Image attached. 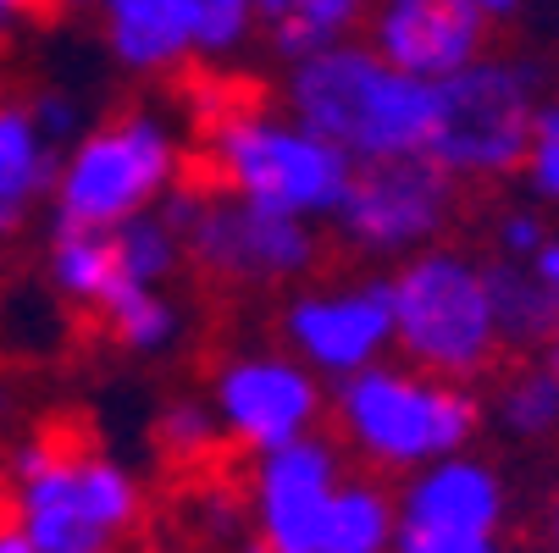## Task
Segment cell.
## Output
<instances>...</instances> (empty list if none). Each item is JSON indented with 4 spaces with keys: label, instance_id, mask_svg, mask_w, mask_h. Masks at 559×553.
<instances>
[{
    "label": "cell",
    "instance_id": "cell-29",
    "mask_svg": "<svg viewBox=\"0 0 559 553\" xmlns=\"http://www.w3.org/2000/svg\"><path fill=\"white\" fill-rule=\"evenodd\" d=\"M28 111H34V122L45 128L50 144H67V139L84 133V106H78V95H67V89H39V95L28 100Z\"/></svg>",
    "mask_w": 559,
    "mask_h": 553
},
{
    "label": "cell",
    "instance_id": "cell-6",
    "mask_svg": "<svg viewBox=\"0 0 559 553\" xmlns=\"http://www.w3.org/2000/svg\"><path fill=\"white\" fill-rule=\"evenodd\" d=\"M167 221L183 232L189 261L227 288H283L316 272L322 239L310 216L245 200L211 178H183L162 200Z\"/></svg>",
    "mask_w": 559,
    "mask_h": 553
},
{
    "label": "cell",
    "instance_id": "cell-35",
    "mask_svg": "<svg viewBox=\"0 0 559 553\" xmlns=\"http://www.w3.org/2000/svg\"><path fill=\"white\" fill-rule=\"evenodd\" d=\"M61 12H84V7H100V0H56Z\"/></svg>",
    "mask_w": 559,
    "mask_h": 553
},
{
    "label": "cell",
    "instance_id": "cell-25",
    "mask_svg": "<svg viewBox=\"0 0 559 553\" xmlns=\"http://www.w3.org/2000/svg\"><path fill=\"white\" fill-rule=\"evenodd\" d=\"M222 437H227V432H222L216 405H194V399L167 405L162 421H155V448H162V459L178 465V470H194V465L216 459Z\"/></svg>",
    "mask_w": 559,
    "mask_h": 553
},
{
    "label": "cell",
    "instance_id": "cell-24",
    "mask_svg": "<svg viewBox=\"0 0 559 553\" xmlns=\"http://www.w3.org/2000/svg\"><path fill=\"white\" fill-rule=\"evenodd\" d=\"M183 526L194 542L211 548H250L255 542V509H250V488L233 493L227 482H200L183 498Z\"/></svg>",
    "mask_w": 559,
    "mask_h": 553
},
{
    "label": "cell",
    "instance_id": "cell-10",
    "mask_svg": "<svg viewBox=\"0 0 559 553\" xmlns=\"http://www.w3.org/2000/svg\"><path fill=\"white\" fill-rule=\"evenodd\" d=\"M504 482L499 470L460 454H443L421 470H411L399 493V537L405 553H493L504 537Z\"/></svg>",
    "mask_w": 559,
    "mask_h": 553
},
{
    "label": "cell",
    "instance_id": "cell-19",
    "mask_svg": "<svg viewBox=\"0 0 559 553\" xmlns=\"http://www.w3.org/2000/svg\"><path fill=\"white\" fill-rule=\"evenodd\" d=\"M117 277H122V266H117V250H111V232L56 221V232H50V282L67 299L100 310V299L117 288Z\"/></svg>",
    "mask_w": 559,
    "mask_h": 553
},
{
    "label": "cell",
    "instance_id": "cell-33",
    "mask_svg": "<svg viewBox=\"0 0 559 553\" xmlns=\"http://www.w3.org/2000/svg\"><path fill=\"white\" fill-rule=\"evenodd\" d=\"M465 7H476L488 23H510V17H521V7L526 0H465Z\"/></svg>",
    "mask_w": 559,
    "mask_h": 553
},
{
    "label": "cell",
    "instance_id": "cell-20",
    "mask_svg": "<svg viewBox=\"0 0 559 553\" xmlns=\"http://www.w3.org/2000/svg\"><path fill=\"white\" fill-rule=\"evenodd\" d=\"M100 315H106V333L128 354H167L183 327L173 299L155 282H133V277H117V288L100 299Z\"/></svg>",
    "mask_w": 559,
    "mask_h": 553
},
{
    "label": "cell",
    "instance_id": "cell-18",
    "mask_svg": "<svg viewBox=\"0 0 559 553\" xmlns=\"http://www.w3.org/2000/svg\"><path fill=\"white\" fill-rule=\"evenodd\" d=\"M399 537V498L377 482H338L322 515V553H382Z\"/></svg>",
    "mask_w": 559,
    "mask_h": 553
},
{
    "label": "cell",
    "instance_id": "cell-22",
    "mask_svg": "<svg viewBox=\"0 0 559 553\" xmlns=\"http://www.w3.org/2000/svg\"><path fill=\"white\" fill-rule=\"evenodd\" d=\"M366 17H371V0H294L283 17L266 23V34H272L277 56L299 61L310 50H328V45L349 39Z\"/></svg>",
    "mask_w": 559,
    "mask_h": 553
},
{
    "label": "cell",
    "instance_id": "cell-9",
    "mask_svg": "<svg viewBox=\"0 0 559 553\" xmlns=\"http://www.w3.org/2000/svg\"><path fill=\"white\" fill-rule=\"evenodd\" d=\"M460 211V178L438 155H393V161L355 167V183L333 216L338 239L371 261H405L427 244Z\"/></svg>",
    "mask_w": 559,
    "mask_h": 553
},
{
    "label": "cell",
    "instance_id": "cell-4",
    "mask_svg": "<svg viewBox=\"0 0 559 553\" xmlns=\"http://www.w3.org/2000/svg\"><path fill=\"white\" fill-rule=\"evenodd\" d=\"M12 515L34 553H106L144 526V488L106 454L67 448L50 432L28 437L7 459Z\"/></svg>",
    "mask_w": 559,
    "mask_h": 553
},
{
    "label": "cell",
    "instance_id": "cell-30",
    "mask_svg": "<svg viewBox=\"0 0 559 553\" xmlns=\"http://www.w3.org/2000/svg\"><path fill=\"white\" fill-rule=\"evenodd\" d=\"M50 7H56V0H0V34L28 23V17H45Z\"/></svg>",
    "mask_w": 559,
    "mask_h": 553
},
{
    "label": "cell",
    "instance_id": "cell-28",
    "mask_svg": "<svg viewBox=\"0 0 559 553\" xmlns=\"http://www.w3.org/2000/svg\"><path fill=\"white\" fill-rule=\"evenodd\" d=\"M543 239H548V221H543L532 205H504V211L493 216V255L526 261V255H537Z\"/></svg>",
    "mask_w": 559,
    "mask_h": 553
},
{
    "label": "cell",
    "instance_id": "cell-32",
    "mask_svg": "<svg viewBox=\"0 0 559 553\" xmlns=\"http://www.w3.org/2000/svg\"><path fill=\"white\" fill-rule=\"evenodd\" d=\"M0 553H34V542H28V531H23V520L12 509L0 515Z\"/></svg>",
    "mask_w": 559,
    "mask_h": 553
},
{
    "label": "cell",
    "instance_id": "cell-7",
    "mask_svg": "<svg viewBox=\"0 0 559 553\" xmlns=\"http://www.w3.org/2000/svg\"><path fill=\"white\" fill-rule=\"evenodd\" d=\"M543 111V77L515 56H476L471 67L438 77V128L427 155L460 183H499L526 172L532 133Z\"/></svg>",
    "mask_w": 559,
    "mask_h": 553
},
{
    "label": "cell",
    "instance_id": "cell-8",
    "mask_svg": "<svg viewBox=\"0 0 559 553\" xmlns=\"http://www.w3.org/2000/svg\"><path fill=\"white\" fill-rule=\"evenodd\" d=\"M173 183H183V144L173 122L155 111H128L72 139L50 200L56 221L111 232L117 221L162 205Z\"/></svg>",
    "mask_w": 559,
    "mask_h": 553
},
{
    "label": "cell",
    "instance_id": "cell-16",
    "mask_svg": "<svg viewBox=\"0 0 559 553\" xmlns=\"http://www.w3.org/2000/svg\"><path fill=\"white\" fill-rule=\"evenodd\" d=\"M61 155L28 106H0V227H17L39 200L56 194Z\"/></svg>",
    "mask_w": 559,
    "mask_h": 553
},
{
    "label": "cell",
    "instance_id": "cell-15",
    "mask_svg": "<svg viewBox=\"0 0 559 553\" xmlns=\"http://www.w3.org/2000/svg\"><path fill=\"white\" fill-rule=\"evenodd\" d=\"M100 28L117 67L139 77H162L189 56H200L194 0H100Z\"/></svg>",
    "mask_w": 559,
    "mask_h": 553
},
{
    "label": "cell",
    "instance_id": "cell-1",
    "mask_svg": "<svg viewBox=\"0 0 559 553\" xmlns=\"http://www.w3.org/2000/svg\"><path fill=\"white\" fill-rule=\"evenodd\" d=\"M283 100L299 122L349 149L355 167L421 155L438 128V77H416L393 67L377 45L355 39L288 61Z\"/></svg>",
    "mask_w": 559,
    "mask_h": 553
},
{
    "label": "cell",
    "instance_id": "cell-36",
    "mask_svg": "<svg viewBox=\"0 0 559 553\" xmlns=\"http://www.w3.org/2000/svg\"><path fill=\"white\" fill-rule=\"evenodd\" d=\"M548 542L559 548V504H554V515H548Z\"/></svg>",
    "mask_w": 559,
    "mask_h": 553
},
{
    "label": "cell",
    "instance_id": "cell-13",
    "mask_svg": "<svg viewBox=\"0 0 559 553\" xmlns=\"http://www.w3.org/2000/svg\"><path fill=\"white\" fill-rule=\"evenodd\" d=\"M344 482L338 448L328 437H294L255 454L250 470V509L255 542L272 553H322V515Z\"/></svg>",
    "mask_w": 559,
    "mask_h": 553
},
{
    "label": "cell",
    "instance_id": "cell-31",
    "mask_svg": "<svg viewBox=\"0 0 559 553\" xmlns=\"http://www.w3.org/2000/svg\"><path fill=\"white\" fill-rule=\"evenodd\" d=\"M526 261H532V266H537V277L559 293V232H548V239L537 244V255H526Z\"/></svg>",
    "mask_w": 559,
    "mask_h": 553
},
{
    "label": "cell",
    "instance_id": "cell-5",
    "mask_svg": "<svg viewBox=\"0 0 559 553\" xmlns=\"http://www.w3.org/2000/svg\"><path fill=\"white\" fill-rule=\"evenodd\" d=\"M393 349H405L411 365L476 382L504 354L488 266L471 261L454 244H427L405 255L393 277Z\"/></svg>",
    "mask_w": 559,
    "mask_h": 553
},
{
    "label": "cell",
    "instance_id": "cell-27",
    "mask_svg": "<svg viewBox=\"0 0 559 553\" xmlns=\"http://www.w3.org/2000/svg\"><path fill=\"white\" fill-rule=\"evenodd\" d=\"M526 178L537 189V200H548L559 211V100H548L537 111V133H532V155H526Z\"/></svg>",
    "mask_w": 559,
    "mask_h": 553
},
{
    "label": "cell",
    "instance_id": "cell-12",
    "mask_svg": "<svg viewBox=\"0 0 559 553\" xmlns=\"http://www.w3.org/2000/svg\"><path fill=\"white\" fill-rule=\"evenodd\" d=\"M288 349L322 376H349L377 365L393 349V282H333V288H299L283 310Z\"/></svg>",
    "mask_w": 559,
    "mask_h": 553
},
{
    "label": "cell",
    "instance_id": "cell-3",
    "mask_svg": "<svg viewBox=\"0 0 559 553\" xmlns=\"http://www.w3.org/2000/svg\"><path fill=\"white\" fill-rule=\"evenodd\" d=\"M205 178L245 200L333 221L355 183V155L294 111L277 117L227 100L216 117H205Z\"/></svg>",
    "mask_w": 559,
    "mask_h": 553
},
{
    "label": "cell",
    "instance_id": "cell-26",
    "mask_svg": "<svg viewBox=\"0 0 559 553\" xmlns=\"http://www.w3.org/2000/svg\"><path fill=\"white\" fill-rule=\"evenodd\" d=\"M200 12V56H233L261 23L255 0H194Z\"/></svg>",
    "mask_w": 559,
    "mask_h": 553
},
{
    "label": "cell",
    "instance_id": "cell-14",
    "mask_svg": "<svg viewBox=\"0 0 559 553\" xmlns=\"http://www.w3.org/2000/svg\"><path fill=\"white\" fill-rule=\"evenodd\" d=\"M371 45L416 77H449L488 56V17L465 0H371Z\"/></svg>",
    "mask_w": 559,
    "mask_h": 553
},
{
    "label": "cell",
    "instance_id": "cell-17",
    "mask_svg": "<svg viewBox=\"0 0 559 553\" xmlns=\"http://www.w3.org/2000/svg\"><path fill=\"white\" fill-rule=\"evenodd\" d=\"M488 266V293H493V322L504 349H548L554 327H559V293L537 277L532 261L515 255H493Z\"/></svg>",
    "mask_w": 559,
    "mask_h": 553
},
{
    "label": "cell",
    "instance_id": "cell-11",
    "mask_svg": "<svg viewBox=\"0 0 559 553\" xmlns=\"http://www.w3.org/2000/svg\"><path fill=\"white\" fill-rule=\"evenodd\" d=\"M211 405L222 416V432L238 448L266 454L277 443L316 432V421L328 410V393L299 354H238L216 371Z\"/></svg>",
    "mask_w": 559,
    "mask_h": 553
},
{
    "label": "cell",
    "instance_id": "cell-23",
    "mask_svg": "<svg viewBox=\"0 0 559 553\" xmlns=\"http://www.w3.org/2000/svg\"><path fill=\"white\" fill-rule=\"evenodd\" d=\"M493 416L510 437H554L559 432V371L554 365H526L515 376L499 382V399H493Z\"/></svg>",
    "mask_w": 559,
    "mask_h": 553
},
{
    "label": "cell",
    "instance_id": "cell-21",
    "mask_svg": "<svg viewBox=\"0 0 559 553\" xmlns=\"http://www.w3.org/2000/svg\"><path fill=\"white\" fill-rule=\"evenodd\" d=\"M111 250H117L122 277H133V282H155V288H162V282L189 261L183 232L167 221V211H162V205H150V211H139V216L117 221V227H111Z\"/></svg>",
    "mask_w": 559,
    "mask_h": 553
},
{
    "label": "cell",
    "instance_id": "cell-2",
    "mask_svg": "<svg viewBox=\"0 0 559 553\" xmlns=\"http://www.w3.org/2000/svg\"><path fill=\"white\" fill-rule=\"evenodd\" d=\"M333 416L344 443L393 477L471 448V437L483 432V405H476L471 382L421 371V365H360L338 376Z\"/></svg>",
    "mask_w": 559,
    "mask_h": 553
},
{
    "label": "cell",
    "instance_id": "cell-34",
    "mask_svg": "<svg viewBox=\"0 0 559 553\" xmlns=\"http://www.w3.org/2000/svg\"><path fill=\"white\" fill-rule=\"evenodd\" d=\"M294 7V0H255V12H261V23H272V17H283Z\"/></svg>",
    "mask_w": 559,
    "mask_h": 553
},
{
    "label": "cell",
    "instance_id": "cell-37",
    "mask_svg": "<svg viewBox=\"0 0 559 553\" xmlns=\"http://www.w3.org/2000/svg\"><path fill=\"white\" fill-rule=\"evenodd\" d=\"M548 365L559 371V327H554V338H548Z\"/></svg>",
    "mask_w": 559,
    "mask_h": 553
}]
</instances>
